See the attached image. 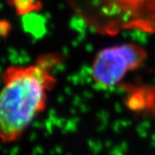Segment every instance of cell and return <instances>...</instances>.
I'll return each mask as SVG.
<instances>
[{
  "label": "cell",
  "instance_id": "277c9868",
  "mask_svg": "<svg viewBox=\"0 0 155 155\" xmlns=\"http://www.w3.org/2000/svg\"><path fill=\"white\" fill-rule=\"evenodd\" d=\"M15 5L17 11H22L23 13H25L30 9L32 10L33 6L35 5V4H34L33 0H17V3H15Z\"/></svg>",
  "mask_w": 155,
  "mask_h": 155
},
{
  "label": "cell",
  "instance_id": "6da1fadb",
  "mask_svg": "<svg viewBox=\"0 0 155 155\" xmlns=\"http://www.w3.org/2000/svg\"><path fill=\"white\" fill-rule=\"evenodd\" d=\"M60 54H42L27 66L11 65L1 74L0 141L18 140L47 108L48 93L55 87L53 71Z\"/></svg>",
  "mask_w": 155,
  "mask_h": 155
},
{
  "label": "cell",
  "instance_id": "3957f363",
  "mask_svg": "<svg viewBox=\"0 0 155 155\" xmlns=\"http://www.w3.org/2000/svg\"><path fill=\"white\" fill-rule=\"evenodd\" d=\"M147 52L140 46L126 43L101 50L91 67V76L96 84L103 88L116 85L126 73L141 66Z\"/></svg>",
  "mask_w": 155,
  "mask_h": 155
},
{
  "label": "cell",
  "instance_id": "7a4b0ae2",
  "mask_svg": "<svg viewBox=\"0 0 155 155\" xmlns=\"http://www.w3.org/2000/svg\"><path fill=\"white\" fill-rule=\"evenodd\" d=\"M72 11L101 35L155 34V0H68Z\"/></svg>",
  "mask_w": 155,
  "mask_h": 155
}]
</instances>
